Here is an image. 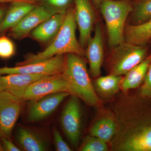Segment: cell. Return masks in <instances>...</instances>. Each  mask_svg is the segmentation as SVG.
<instances>
[{"instance_id":"83f0119b","label":"cell","mask_w":151,"mask_h":151,"mask_svg":"<svg viewBox=\"0 0 151 151\" xmlns=\"http://www.w3.org/2000/svg\"><path fill=\"white\" fill-rule=\"evenodd\" d=\"M3 150L5 151H20V149L10 139V138H1Z\"/></svg>"},{"instance_id":"7402d4cb","label":"cell","mask_w":151,"mask_h":151,"mask_svg":"<svg viewBox=\"0 0 151 151\" xmlns=\"http://www.w3.org/2000/svg\"><path fill=\"white\" fill-rule=\"evenodd\" d=\"M122 76L111 74L97 78L95 85L98 91L105 95H112L119 91L123 80Z\"/></svg>"},{"instance_id":"52a82bcc","label":"cell","mask_w":151,"mask_h":151,"mask_svg":"<svg viewBox=\"0 0 151 151\" xmlns=\"http://www.w3.org/2000/svg\"><path fill=\"white\" fill-rule=\"evenodd\" d=\"M64 63L65 57L63 55H56L50 59L40 62L17 65L13 67L0 68V75L13 73L44 76L57 75L63 73Z\"/></svg>"},{"instance_id":"5bb4252c","label":"cell","mask_w":151,"mask_h":151,"mask_svg":"<svg viewBox=\"0 0 151 151\" xmlns=\"http://www.w3.org/2000/svg\"><path fill=\"white\" fill-rule=\"evenodd\" d=\"M47 76L13 73L0 75V89L23 99L26 90L35 81Z\"/></svg>"},{"instance_id":"603a6c76","label":"cell","mask_w":151,"mask_h":151,"mask_svg":"<svg viewBox=\"0 0 151 151\" xmlns=\"http://www.w3.org/2000/svg\"><path fill=\"white\" fill-rule=\"evenodd\" d=\"M82 151H106L108 150L107 143L90 136L86 140L80 149Z\"/></svg>"},{"instance_id":"1f68e13d","label":"cell","mask_w":151,"mask_h":151,"mask_svg":"<svg viewBox=\"0 0 151 151\" xmlns=\"http://www.w3.org/2000/svg\"><path fill=\"white\" fill-rule=\"evenodd\" d=\"M1 141V137H0V151H3Z\"/></svg>"},{"instance_id":"4316f807","label":"cell","mask_w":151,"mask_h":151,"mask_svg":"<svg viewBox=\"0 0 151 151\" xmlns=\"http://www.w3.org/2000/svg\"><path fill=\"white\" fill-rule=\"evenodd\" d=\"M53 137L55 149L58 151H71V148L63 139L59 131L56 128L53 129Z\"/></svg>"},{"instance_id":"cb8c5ba5","label":"cell","mask_w":151,"mask_h":151,"mask_svg":"<svg viewBox=\"0 0 151 151\" xmlns=\"http://www.w3.org/2000/svg\"><path fill=\"white\" fill-rule=\"evenodd\" d=\"M15 46L10 39L5 36L0 37V58L6 59L15 53Z\"/></svg>"},{"instance_id":"2e32d148","label":"cell","mask_w":151,"mask_h":151,"mask_svg":"<svg viewBox=\"0 0 151 151\" xmlns=\"http://www.w3.org/2000/svg\"><path fill=\"white\" fill-rule=\"evenodd\" d=\"M35 6L34 4L24 2L11 3L0 24V33L15 27Z\"/></svg>"},{"instance_id":"ac0fdd59","label":"cell","mask_w":151,"mask_h":151,"mask_svg":"<svg viewBox=\"0 0 151 151\" xmlns=\"http://www.w3.org/2000/svg\"><path fill=\"white\" fill-rule=\"evenodd\" d=\"M151 60V54L125 74L121 85L124 91L135 89L142 84Z\"/></svg>"},{"instance_id":"ffe728a7","label":"cell","mask_w":151,"mask_h":151,"mask_svg":"<svg viewBox=\"0 0 151 151\" xmlns=\"http://www.w3.org/2000/svg\"><path fill=\"white\" fill-rule=\"evenodd\" d=\"M117 126L113 119L104 118L99 120L90 130V135L108 143L113 139L116 133Z\"/></svg>"},{"instance_id":"277c9868","label":"cell","mask_w":151,"mask_h":151,"mask_svg":"<svg viewBox=\"0 0 151 151\" xmlns=\"http://www.w3.org/2000/svg\"><path fill=\"white\" fill-rule=\"evenodd\" d=\"M99 8L106 24L108 43L114 48L125 42L126 22L132 10L128 0H103Z\"/></svg>"},{"instance_id":"4dcf8cb0","label":"cell","mask_w":151,"mask_h":151,"mask_svg":"<svg viewBox=\"0 0 151 151\" xmlns=\"http://www.w3.org/2000/svg\"><path fill=\"white\" fill-rule=\"evenodd\" d=\"M103 0H93V2L94 4V5L97 8H99V6H100V4H101V2Z\"/></svg>"},{"instance_id":"ba28073f","label":"cell","mask_w":151,"mask_h":151,"mask_svg":"<svg viewBox=\"0 0 151 151\" xmlns=\"http://www.w3.org/2000/svg\"><path fill=\"white\" fill-rule=\"evenodd\" d=\"M64 92L69 93V89L62 73L47 76L31 84L26 90L23 100L34 101L49 94Z\"/></svg>"},{"instance_id":"4fadbf2b","label":"cell","mask_w":151,"mask_h":151,"mask_svg":"<svg viewBox=\"0 0 151 151\" xmlns=\"http://www.w3.org/2000/svg\"><path fill=\"white\" fill-rule=\"evenodd\" d=\"M86 46L90 73L93 77H97L101 72L104 57L103 32L100 24L95 26L94 35L89 39Z\"/></svg>"},{"instance_id":"7c38bea8","label":"cell","mask_w":151,"mask_h":151,"mask_svg":"<svg viewBox=\"0 0 151 151\" xmlns=\"http://www.w3.org/2000/svg\"><path fill=\"white\" fill-rule=\"evenodd\" d=\"M70 95L67 92H58L33 101L29 111L28 120L34 122L45 119L53 113L63 101Z\"/></svg>"},{"instance_id":"8fae6325","label":"cell","mask_w":151,"mask_h":151,"mask_svg":"<svg viewBox=\"0 0 151 151\" xmlns=\"http://www.w3.org/2000/svg\"><path fill=\"white\" fill-rule=\"evenodd\" d=\"M56 13L57 12L45 5L35 6L18 24L10 29V35L15 39L24 37Z\"/></svg>"},{"instance_id":"44dd1931","label":"cell","mask_w":151,"mask_h":151,"mask_svg":"<svg viewBox=\"0 0 151 151\" xmlns=\"http://www.w3.org/2000/svg\"><path fill=\"white\" fill-rule=\"evenodd\" d=\"M130 14V24L137 25L151 19V0H134Z\"/></svg>"},{"instance_id":"d6986e66","label":"cell","mask_w":151,"mask_h":151,"mask_svg":"<svg viewBox=\"0 0 151 151\" xmlns=\"http://www.w3.org/2000/svg\"><path fill=\"white\" fill-rule=\"evenodd\" d=\"M17 140L24 150H46V145L44 141L35 133L25 128H19L17 133Z\"/></svg>"},{"instance_id":"9a60e30c","label":"cell","mask_w":151,"mask_h":151,"mask_svg":"<svg viewBox=\"0 0 151 151\" xmlns=\"http://www.w3.org/2000/svg\"><path fill=\"white\" fill-rule=\"evenodd\" d=\"M66 12L56 13L46 19L31 32L32 37L41 42L54 38L63 24Z\"/></svg>"},{"instance_id":"d6a6232c","label":"cell","mask_w":151,"mask_h":151,"mask_svg":"<svg viewBox=\"0 0 151 151\" xmlns=\"http://www.w3.org/2000/svg\"><path fill=\"white\" fill-rule=\"evenodd\" d=\"M0 90H1V89H0Z\"/></svg>"},{"instance_id":"f546056e","label":"cell","mask_w":151,"mask_h":151,"mask_svg":"<svg viewBox=\"0 0 151 151\" xmlns=\"http://www.w3.org/2000/svg\"><path fill=\"white\" fill-rule=\"evenodd\" d=\"M6 10L4 8H0V24L2 21L4 17L6 12Z\"/></svg>"},{"instance_id":"5b68a950","label":"cell","mask_w":151,"mask_h":151,"mask_svg":"<svg viewBox=\"0 0 151 151\" xmlns=\"http://www.w3.org/2000/svg\"><path fill=\"white\" fill-rule=\"evenodd\" d=\"M146 45L133 44L124 42L114 48L111 59V73L125 75L148 56Z\"/></svg>"},{"instance_id":"6da1fadb","label":"cell","mask_w":151,"mask_h":151,"mask_svg":"<svg viewBox=\"0 0 151 151\" xmlns=\"http://www.w3.org/2000/svg\"><path fill=\"white\" fill-rule=\"evenodd\" d=\"M76 25L74 9L66 12L65 20L61 28L54 37L53 41L42 51L27 55L24 61L18 65H25L50 59L58 55L73 53L82 56L84 51L76 35Z\"/></svg>"},{"instance_id":"8992f818","label":"cell","mask_w":151,"mask_h":151,"mask_svg":"<svg viewBox=\"0 0 151 151\" xmlns=\"http://www.w3.org/2000/svg\"><path fill=\"white\" fill-rule=\"evenodd\" d=\"M23 100L0 90V137L10 138L21 112Z\"/></svg>"},{"instance_id":"30bf717a","label":"cell","mask_w":151,"mask_h":151,"mask_svg":"<svg viewBox=\"0 0 151 151\" xmlns=\"http://www.w3.org/2000/svg\"><path fill=\"white\" fill-rule=\"evenodd\" d=\"M74 17L79 32V43L86 46L93 30L95 14L90 0H74Z\"/></svg>"},{"instance_id":"d4e9b609","label":"cell","mask_w":151,"mask_h":151,"mask_svg":"<svg viewBox=\"0 0 151 151\" xmlns=\"http://www.w3.org/2000/svg\"><path fill=\"white\" fill-rule=\"evenodd\" d=\"M71 0H45V5L57 12H66Z\"/></svg>"},{"instance_id":"e0dca14e","label":"cell","mask_w":151,"mask_h":151,"mask_svg":"<svg viewBox=\"0 0 151 151\" xmlns=\"http://www.w3.org/2000/svg\"><path fill=\"white\" fill-rule=\"evenodd\" d=\"M125 42L146 45L151 40V19L141 24H127L124 31Z\"/></svg>"},{"instance_id":"9c48e42d","label":"cell","mask_w":151,"mask_h":151,"mask_svg":"<svg viewBox=\"0 0 151 151\" xmlns=\"http://www.w3.org/2000/svg\"><path fill=\"white\" fill-rule=\"evenodd\" d=\"M78 97L72 95L61 115L63 130L74 147L78 145L81 130V110Z\"/></svg>"},{"instance_id":"484cf974","label":"cell","mask_w":151,"mask_h":151,"mask_svg":"<svg viewBox=\"0 0 151 151\" xmlns=\"http://www.w3.org/2000/svg\"><path fill=\"white\" fill-rule=\"evenodd\" d=\"M140 95L143 97H151V60L141 86Z\"/></svg>"},{"instance_id":"f1b7e54d","label":"cell","mask_w":151,"mask_h":151,"mask_svg":"<svg viewBox=\"0 0 151 151\" xmlns=\"http://www.w3.org/2000/svg\"><path fill=\"white\" fill-rule=\"evenodd\" d=\"M38 0H0V3H13L16 2H24L34 4Z\"/></svg>"},{"instance_id":"3957f363","label":"cell","mask_w":151,"mask_h":151,"mask_svg":"<svg viewBox=\"0 0 151 151\" xmlns=\"http://www.w3.org/2000/svg\"><path fill=\"white\" fill-rule=\"evenodd\" d=\"M120 132L116 149L124 151H151V108L140 111Z\"/></svg>"},{"instance_id":"7a4b0ae2","label":"cell","mask_w":151,"mask_h":151,"mask_svg":"<svg viewBox=\"0 0 151 151\" xmlns=\"http://www.w3.org/2000/svg\"><path fill=\"white\" fill-rule=\"evenodd\" d=\"M62 74L68 84L70 95L91 106L98 104L99 98L94 90L86 63L81 56L73 53L66 54Z\"/></svg>"}]
</instances>
